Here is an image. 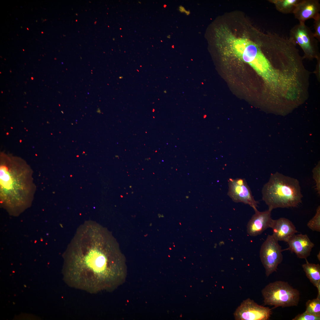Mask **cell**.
Returning <instances> with one entry per match:
<instances>
[{
	"label": "cell",
	"instance_id": "6da1fadb",
	"mask_svg": "<svg viewBox=\"0 0 320 320\" xmlns=\"http://www.w3.org/2000/svg\"><path fill=\"white\" fill-rule=\"evenodd\" d=\"M262 199L272 210L277 208L295 207L302 201L299 181L278 172L271 174L262 190Z\"/></svg>",
	"mask_w": 320,
	"mask_h": 320
},
{
	"label": "cell",
	"instance_id": "4fadbf2b",
	"mask_svg": "<svg viewBox=\"0 0 320 320\" xmlns=\"http://www.w3.org/2000/svg\"><path fill=\"white\" fill-rule=\"evenodd\" d=\"M302 265L307 277L318 289L317 297H320V265L319 264L309 263L306 259Z\"/></svg>",
	"mask_w": 320,
	"mask_h": 320
},
{
	"label": "cell",
	"instance_id": "e0dca14e",
	"mask_svg": "<svg viewBox=\"0 0 320 320\" xmlns=\"http://www.w3.org/2000/svg\"><path fill=\"white\" fill-rule=\"evenodd\" d=\"M313 178L316 183V189L318 194H320V170L319 165L316 166L313 170Z\"/></svg>",
	"mask_w": 320,
	"mask_h": 320
},
{
	"label": "cell",
	"instance_id": "d6986e66",
	"mask_svg": "<svg viewBox=\"0 0 320 320\" xmlns=\"http://www.w3.org/2000/svg\"><path fill=\"white\" fill-rule=\"evenodd\" d=\"M314 20L315 30L314 36L318 41H320V15H319Z\"/></svg>",
	"mask_w": 320,
	"mask_h": 320
},
{
	"label": "cell",
	"instance_id": "8992f818",
	"mask_svg": "<svg viewBox=\"0 0 320 320\" xmlns=\"http://www.w3.org/2000/svg\"><path fill=\"white\" fill-rule=\"evenodd\" d=\"M283 251L278 241L272 235H268L262 244L260 251V260L267 276L277 271L278 265L283 260Z\"/></svg>",
	"mask_w": 320,
	"mask_h": 320
},
{
	"label": "cell",
	"instance_id": "3957f363",
	"mask_svg": "<svg viewBox=\"0 0 320 320\" xmlns=\"http://www.w3.org/2000/svg\"><path fill=\"white\" fill-rule=\"evenodd\" d=\"M223 45L235 56L247 63L260 75L266 73L271 66L259 42L237 37L228 31H223Z\"/></svg>",
	"mask_w": 320,
	"mask_h": 320
},
{
	"label": "cell",
	"instance_id": "9a60e30c",
	"mask_svg": "<svg viewBox=\"0 0 320 320\" xmlns=\"http://www.w3.org/2000/svg\"><path fill=\"white\" fill-rule=\"evenodd\" d=\"M305 311L311 314L320 316V297L308 300L306 303Z\"/></svg>",
	"mask_w": 320,
	"mask_h": 320
},
{
	"label": "cell",
	"instance_id": "5b68a950",
	"mask_svg": "<svg viewBox=\"0 0 320 320\" xmlns=\"http://www.w3.org/2000/svg\"><path fill=\"white\" fill-rule=\"evenodd\" d=\"M289 39L300 47L306 57L309 58L317 57L318 41L305 23H299L293 27L290 31Z\"/></svg>",
	"mask_w": 320,
	"mask_h": 320
},
{
	"label": "cell",
	"instance_id": "ba28073f",
	"mask_svg": "<svg viewBox=\"0 0 320 320\" xmlns=\"http://www.w3.org/2000/svg\"><path fill=\"white\" fill-rule=\"evenodd\" d=\"M228 187L227 195L233 201L248 204L253 209L257 208L258 202L254 199L244 179L229 178Z\"/></svg>",
	"mask_w": 320,
	"mask_h": 320
},
{
	"label": "cell",
	"instance_id": "5bb4252c",
	"mask_svg": "<svg viewBox=\"0 0 320 320\" xmlns=\"http://www.w3.org/2000/svg\"><path fill=\"white\" fill-rule=\"evenodd\" d=\"M300 0H270L276 9L284 14L293 13L297 4Z\"/></svg>",
	"mask_w": 320,
	"mask_h": 320
},
{
	"label": "cell",
	"instance_id": "9c48e42d",
	"mask_svg": "<svg viewBox=\"0 0 320 320\" xmlns=\"http://www.w3.org/2000/svg\"><path fill=\"white\" fill-rule=\"evenodd\" d=\"M254 209L255 213L247 225V234L252 236L260 235L267 228H270L273 220L271 217L272 210L268 209L264 211L260 212L257 208Z\"/></svg>",
	"mask_w": 320,
	"mask_h": 320
},
{
	"label": "cell",
	"instance_id": "ac0fdd59",
	"mask_svg": "<svg viewBox=\"0 0 320 320\" xmlns=\"http://www.w3.org/2000/svg\"><path fill=\"white\" fill-rule=\"evenodd\" d=\"M292 320H320V316H315L305 311L298 314L292 319Z\"/></svg>",
	"mask_w": 320,
	"mask_h": 320
},
{
	"label": "cell",
	"instance_id": "2e32d148",
	"mask_svg": "<svg viewBox=\"0 0 320 320\" xmlns=\"http://www.w3.org/2000/svg\"><path fill=\"white\" fill-rule=\"evenodd\" d=\"M307 226L313 231H320V206L317 207L315 215L307 223Z\"/></svg>",
	"mask_w": 320,
	"mask_h": 320
},
{
	"label": "cell",
	"instance_id": "8fae6325",
	"mask_svg": "<svg viewBox=\"0 0 320 320\" xmlns=\"http://www.w3.org/2000/svg\"><path fill=\"white\" fill-rule=\"evenodd\" d=\"M320 4L318 0H300L293 14L299 23H305L309 19H314L319 15Z\"/></svg>",
	"mask_w": 320,
	"mask_h": 320
},
{
	"label": "cell",
	"instance_id": "277c9868",
	"mask_svg": "<svg viewBox=\"0 0 320 320\" xmlns=\"http://www.w3.org/2000/svg\"><path fill=\"white\" fill-rule=\"evenodd\" d=\"M265 305L289 307L297 306L300 300V293L288 282L277 281L265 286L261 291Z\"/></svg>",
	"mask_w": 320,
	"mask_h": 320
},
{
	"label": "cell",
	"instance_id": "7a4b0ae2",
	"mask_svg": "<svg viewBox=\"0 0 320 320\" xmlns=\"http://www.w3.org/2000/svg\"><path fill=\"white\" fill-rule=\"evenodd\" d=\"M32 173L14 165L0 166V197L3 200L21 201L32 197L34 186Z\"/></svg>",
	"mask_w": 320,
	"mask_h": 320
},
{
	"label": "cell",
	"instance_id": "30bf717a",
	"mask_svg": "<svg viewBox=\"0 0 320 320\" xmlns=\"http://www.w3.org/2000/svg\"><path fill=\"white\" fill-rule=\"evenodd\" d=\"M287 242L289 247L286 249L294 252L300 259H306L314 246L306 234H295Z\"/></svg>",
	"mask_w": 320,
	"mask_h": 320
},
{
	"label": "cell",
	"instance_id": "7c38bea8",
	"mask_svg": "<svg viewBox=\"0 0 320 320\" xmlns=\"http://www.w3.org/2000/svg\"><path fill=\"white\" fill-rule=\"evenodd\" d=\"M270 228L272 229V236L278 241L287 242L291 237L298 232L293 223L284 217L273 219Z\"/></svg>",
	"mask_w": 320,
	"mask_h": 320
},
{
	"label": "cell",
	"instance_id": "52a82bcc",
	"mask_svg": "<svg viewBox=\"0 0 320 320\" xmlns=\"http://www.w3.org/2000/svg\"><path fill=\"white\" fill-rule=\"evenodd\" d=\"M272 313L271 309L260 305L248 298L237 308L233 315L236 320H268Z\"/></svg>",
	"mask_w": 320,
	"mask_h": 320
},
{
	"label": "cell",
	"instance_id": "ffe728a7",
	"mask_svg": "<svg viewBox=\"0 0 320 320\" xmlns=\"http://www.w3.org/2000/svg\"><path fill=\"white\" fill-rule=\"evenodd\" d=\"M123 78V76H120V77H119V78H120V79Z\"/></svg>",
	"mask_w": 320,
	"mask_h": 320
}]
</instances>
